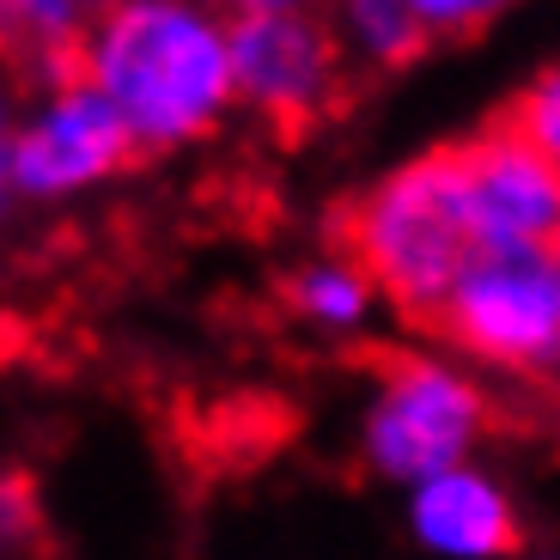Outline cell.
<instances>
[{
    "label": "cell",
    "instance_id": "cell-3",
    "mask_svg": "<svg viewBox=\"0 0 560 560\" xmlns=\"http://www.w3.org/2000/svg\"><path fill=\"white\" fill-rule=\"evenodd\" d=\"M433 323L481 365L560 372V256H481Z\"/></svg>",
    "mask_w": 560,
    "mask_h": 560
},
{
    "label": "cell",
    "instance_id": "cell-8",
    "mask_svg": "<svg viewBox=\"0 0 560 560\" xmlns=\"http://www.w3.org/2000/svg\"><path fill=\"white\" fill-rule=\"evenodd\" d=\"M408 530L439 560H500L518 548V512L500 493V481L457 463L445 476L415 481L408 493Z\"/></svg>",
    "mask_w": 560,
    "mask_h": 560
},
{
    "label": "cell",
    "instance_id": "cell-15",
    "mask_svg": "<svg viewBox=\"0 0 560 560\" xmlns=\"http://www.w3.org/2000/svg\"><path fill=\"white\" fill-rule=\"evenodd\" d=\"M13 135H19V80L0 68V213L13 208Z\"/></svg>",
    "mask_w": 560,
    "mask_h": 560
},
{
    "label": "cell",
    "instance_id": "cell-2",
    "mask_svg": "<svg viewBox=\"0 0 560 560\" xmlns=\"http://www.w3.org/2000/svg\"><path fill=\"white\" fill-rule=\"evenodd\" d=\"M348 250H353V268L378 293H390L415 317H433L451 299V287L488 256L476 213H469L457 147L420 153L372 183L353 201Z\"/></svg>",
    "mask_w": 560,
    "mask_h": 560
},
{
    "label": "cell",
    "instance_id": "cell-9",
    "mask_svg": "<svg viewBox=\"0 0 560 560\" xmlns=\"http://www.w3.org/2000/svg\"><path fill=\"white\" fill-rule=\"evenodd\" d=\"M116 0H0V68L37 92L80 80V43Z\"/></svg>",
    "mask_w": 560,
    "mask_h": 560
},
{
    "label": "cell",
    "instance_id": "cell-14",
    "mask_svg": "<svg viewBox=\"0 0 560 560\" xmlns=\"http://www.w3.org/2000/svg\"><path fill=\"white\" fill-rule=\"evenodd\" d=\"M512 0H415V13H420V25H427V37H439V31H476V25H488L493 13H505Z\"/></svg>",
    "mask_w": 560,
    "mask_h": 560
},
{
    "label": "cell",
    "instance_id": "cell-4",
    "mask_svg": "<svg viewBox=\"0 0 560 560\" xmlns=\"http://www.w3.org/2000/svg\"><path fill=\"white\" fill-rule=\"evenodd\" d=\"M488 402L463 372L439 360H396L378 384V402L365 415V457L390 481H427L445 476L469 457L481 439Z\"/></svg>",
    "mask_w": 560,
    "mask_h": 560
},
{
    "label": "cell",
    "instance_id": "cell-11",
    "mask_svg": "<svg viewBox=\"0 0 560 560\" xmlns=\"http://www.w3.org/2000/svg\"><path fill=\"white\" fill-rule=\"evenodd\" d=\"M287 299H293V311L305 323H317V329H360L365 311H372V299H378V287H372L353 262L323 256V262L299 268L293 287H287Z\"/></svg>",
    "mask_w": 560,
    "mask_h": 560
},
{
    "label": "cell",
    "instance_id": "cell-16",
    "mask_svg": "<svg viewBox=\"0 0 560 560\" xmlns=\"http://www.w3.org/2000/svg\"><path fill=\"white\" fill-rule=\"evenodd\" d=\"M238 19H250V13H311L317 0H225Z\"/></svg>",
    "mask_w": 560,
    "mask_h": 560
},
{
    "label": "cell",
    "instance_id": "cell-12",
    "mask_svg": "<svg viewBox=\"0 0 560 560\" xmlns=\"http://www.w3.org/2000/svg\"><path fill=\"white\" fill-rule=\"evenodd\" d=\"M505 122L518 128V135L530 140L536 153H542L548 165L560 171V68L542 73V80H536L530 92L512 104V116H505Z\"/></svg>",
    "mask_w": 560,
    "mask_h": 560
},
{
    "label": "cell",
    "instance_id": "cell-13",
    "mask_svg": "<svg viewBox=\"0 0 560 560\" xmlns=\"http://www.w3.org/2000/svg\"><path fill=\"white\" fill-rule=\"evenodd\" d=\"M37 542V493L25 476L0 469V560H19Z\"/></svg>",
    "mask_w": 560,
    "mask_h": 560
},
{
    "label": "cell",
    "instance_id": "cell-6",
    "mask_svg": "<svg viewBox=\"0 0 560 560\" xmlns=\"http://www.w3.org/2000/svg\"><path fill=\"white\" fill-rule=\"evenodd\" d=\"M463 189L488 256H560V171L512 122L463 140Z\"/></svg>",
    "mask_w": 560,
    "mask_h": 560
},
{
    "label": "cell",
    "instance_id": "cell-10",
    "mask_svg": "<svg viewBox=\"0 0 560 560\" xmlns=\"http://www.w3.org/2000/svg\"><path fill=\"white\" fill-rule=\"evenodd\" d=\"M336 37L341 56L402 68L408 56H420L427 25H420L415 0H336Z\"/></svg>",
    "mask_w": 560,
    "mask_h": 560
},
{
    "label": "cell",
    "instance_id": "cell-1",
    "mask_svg": "<svg viewBox=\"0 0 560 560\" xmlns=\"http://www.w3.org/2000/svg\"><path fill=\"white\" fill-rule=\"evenodd\" d=\"M80 80L140 147H189L232 104V25L208 0H116L80 43Z\"/></svg>",
    "mask_w": 560,
    "mask_h": 560
},
{
    "label": "cell",
    "instance_id": "cell-5",
    "mask_svg": "<svg viewBox=\"0 0 560 560\" xmlns=\"http://www.w3.org/2000/svg\"><path fill=\"white\" fill-rule=\"evenodd\" d=\"M232 98L268 128L305 135L341 98V37L317 13H250L232 19Z\"/></svg>",
    "mask_w": 560,
    "mask_h": 560
},
{
    "label": "cell",
    "instance_id": "cell-7",
    "mask_svg": "<svg viewBox=\"0 0 560 560\" xmlns=\"http://www.w3.org/2000/svg\"><path fill=\"white\" fill-rule=\"evenodd\" d=\"M135 153L122 116L92 92L85 80L49 85L37 110L19 116L13 135V196L25 201H61L104 183Z\"/></svg>",
    "mask_w": 560,
    "mask_h": 560
}]
</instances>
